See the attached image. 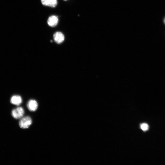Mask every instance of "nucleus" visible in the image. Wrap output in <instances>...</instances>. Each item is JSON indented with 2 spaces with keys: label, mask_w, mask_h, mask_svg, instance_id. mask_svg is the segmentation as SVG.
Listing matches in <instances>:
<instances>
[{
  "label": "nucleus",
  "mask_w": 165,
  "mask_h": 165,
  "mask_svg": "<svg viewBox=\"0 0 165 165\" xmlns=\"http://www.w3.org/2000/svg\"><path fill=\"white\" fill-rule=\"evenodd\" d=\"M32 123V120L30 117H25L21 119L19 122V125L21 128L26 129L30 127Z\"/></svg>",
  "instance_id": "obj_1"
},
{
  "label": "nucleus",
  "mask_w": 165,
  "mask_h": 165,
  "mask_svg": "<svg viewBox=\"0 0 165 165\" xmlns=\"http://www.w3.org/2000/svg\"><path fill=\"white\" fill-rule=\"evenodd\" d=\"M24 113V109L21 107H19L14 109L12 112V117L15 119L21 118L23 117Z\"/></svg>",
  "instance_id": "obj_2"
},
{
  "label": "nucleus",
  "mask_w": 165,
  "mask_h": 165,
  "mask_svg": "<svg viewBox=\"0 0 165 165\" xmlns=\"http://www.w3.org/2000/svg\"><path fill=\"white\" fill-rule=\"evenodd\" d=\"M54 40L58 44L62 43L65 40V37L62 33L60 32H57L54 35Z\"/></svg>",
  "instance_id": "obj_3"
},
{
  "label": "nucleus",
  "mask_w": 165,
  "mask_h": 165,
  "mask_svg": "<svg viewBox=\"0 0 165 165\" xmlns=\"http://www.w3.org/2000/svg\"><path fill=\"white\" fill-rule=\"evenodd\" d=\"M27 106L30 111H35L37 109L38 104L36 100H31L28 103Z\"/></svg>",
  "instance_id": "obj_4"
},
{
  "label": "nucleus",
  "mask_w": 165,
  "mask_h": 165,
  "mask_svg": "<svg viewBox=\"0 0 165 165\" xmlns=\"http://www.w3.org/2000/svg\"><path fill=\"white\" fill-rule=\"evenodd\" d=\"M58 19L57 16L55 15L50 16L47 21V23L49 26L54 27L56 26L58 22Z\"/></svg>",
  "instance_id": "obj_5"
},
{
  "label": "nucleus",
  "mask_w": 165,
  "mask_h": 165,
  "mask_svg": "<svg viewBox=\"0 0 165 165\" xmlns=\"http://www.w3.org/2000/svg\"><path fill=\"white\" fill-rule=\"evenodd\" d=\"M42 4L52 8L56 7L58 3L57 0H41Z\"/></svg>",
  "instance_id": "obj_6"
},
{
  "label": "nucleus",
  "mask_w": 165,
  "mask_h": 165,
  "mask_svg": "<svg viewBox=\"0 0 165 165\" xmlns=\"http://www.w3.org/2000/svg\"><path fill=\"white\" fill-rule=\"evenodd\" d=\"M22 99L21 97L18 95L13 96L10 99L11 103L14 105L19 106L21 103Z\"/></svg>",
  "instance_id": "obj_7"
},
{
  "label": "nucleus",
  "mask_w": 165,
  "mask_h": 165,
  "mask_svg": "<svg viewBox=\"0 0 165 165\" xmlns=\"http://www.w3.org/2000/svg\"><path fill=\"white\" fill-rule=\"evenodd\" d=\"M140 127L143 131H145L148 130V126L147 124L144 123L141 125Z\"/></svg>",
  "instance_id": "obj_8"
},
{
  "label": "nucleus",
  "mask_w": 165,
  "mask_h": 165,
  "mask_svg": "<svg viewBox=\"0 0 165 165\" xmlns=\"http://www.w3.org/2000/svg\"><path fill=\"white\" fill-rule=\"evenodd\" d=\"M64 1H67V0H64Z\"/></svg>",
  "instance_id": "obj_9"
}]
</instances>
